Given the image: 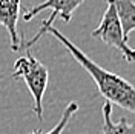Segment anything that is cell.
Returning <instances> with one entry per match:
<instances>
[{
	"label": "cell",
	"instance_id": "52a82bcc",
	"mask_svg": "<svg viewBox=\"0 0 135 134\" xmlns=\"http://www.w3.org/2000/svg\"><path fill=\"white\" fill-rule=\"evenodd\" d=\"M118 19L121 23V29L124 39H129V34L135 31V3L132 0H115Z\"/></svg>",
	"mask_w": 135,
	"mask_h": 134
},
{
	"label": "cell",
	"instance_id": "ba28073f",
	"mask_svg": "<svg viewBox=\"0 0 135 134\" xmlns=\"http://www.w3.org/2000/svg\"><path fill=\"white\" fill-rule=\"evenodd\" d=\"M77 109H78V103L71 102L66 108H65V111H63V114H61V117H60V120H59V123L54 126L52 129L46 131V133H43L42 129H35V131H31L29 134H63L65 128L68 126L69 120L74 117V114L77 113Z\"/></svg>",
	"mask_w": 135,
	"mask_h": 134
},
{
	"label": "cell",
	"instance_id": "7a4b0ae2",
	"mask_svg": "<svg viewBox=\"0 0 135 134\" xmlns=\"http://www.w3.org/2000/svg\"><path fill=\"white\" fill-rule=\"evenodd\" d=\"M12 79L23 80L31 91L34 99V111L38 120H43V96L48 88L49 82V71L42 62L34 57L28 51L23 57H18L14 63L12 69Z\"/></svg>",
	"mask_w": 135,
	"mask_h": 134
},
{
	"label": "cell",
	"instance_id": "5b68a950",
	"mask_svg": "<svg viewBox=\"0 0 135 134\" xmlns=\"http://www.w3.org/2000/svg\"><path fill=\"white\" fill-rule=\"evenodd\" d=\"M20 16V0H0V25L5 26L11 39V50H20L17 22Z\"/></svg>",
	"mask_w": 135,
	"mask_h": 134
},
{
	"label": "cell",
	"instance_id": "9c48e42d",
	"mask_svg": "<svg viewBox=\"0 0 135 134\" xmlns=\"http://www.w3.org/2000/svg\"><path fill=\"white\" fill-rule=\"evenodd\" d=\"M2 79H3V75H0V80H2Z\"/></svg>",
	"mask_w": 135,
	"mask_h": 134
},
{
	"label": "cell",
	"instance_id": "8992f818",
	"mask_svg": "<svg viewBox=\"0 0 135 134\" xmlns=\"http://www.w3.org/2000/svg\"><path fill=\"white\" fill-rule=\"evenodd\" d=\"M101 134H135V122L131 123L124 117H121L118 122H114L112 120V105L109 102H104Z\"/></svg>",
	"mask_w": 135,
	"mask_h": 134
},
{
	"label": "cell",
	"instance_id": "3957f363",
	"mask_svg": "<svg viewBox=\"0 0 135 134\" xmlns=\"http://www.w3.org/2000/svg\"><path fill=\"white\" fill-rule=\"evenodd\" d=\"M92 37L118 50L127 62H135V48H131L124 39L121 23L115 9V0H108V8L103 14L100 25L92 31Z\"/></svg>",
	"mask_w": 135,
	"mask_h": 134
},
{
	"label": "cell",
	"instance_id": "277c9868",
	"mask_svg": "<svg viewBox=\"0 0 135 134\" xmlns=\"http://www.w3.org/2000/svg\"><path fill=\"white\" fill-rule=\"evenodd\" d=\"M83 2L84 0H45V2L40 3V5H35V6H32V8L26 9L25 14H23V19H25L26 22L31 20V19H34L37 14H40V12H43V11H48V9H49V11H52V12H51V16L48 17V19H45V20L42 22L40 29L34 34L32 39L28 40V42H23V48H25V50H29L32 45H35V43L43 37V34H46L48 28L52 26L54 20H55L57 17H61L65 22H71L74 11H75Z\"/></svg>",
	"mask_w": 135,
	"mask_h": 134
},
{
	"label": "cell",
	"instance_id": "6da1fadb",
	"mask_svg": "<svg viewBox=\"0 0 135 134\" xmlns=\"http://www.w3.org/2000/svg\"><path fill=\"white\" fill-rule=\"evenodd\" d=\"M46 33L52 34L66 48L68 52L84 68V71L94 79L98 91L106 99V102H109L110 105H118L120 108L131 111V113L135 114V86L131 82H127L121 75L110 73L108 69H104L103 66H100L98 63H95L77 45L71 42L65 34L60 33L57 28L51 26V28H48Z\"/></svg>",
	"mask_w": 135,
	"mask_h": 134
}]
</instances>
